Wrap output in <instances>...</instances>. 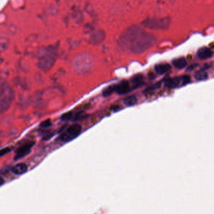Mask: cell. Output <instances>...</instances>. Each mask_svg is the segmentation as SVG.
I'll return each mask as SVG.
<instances>
[{"label": "cell", "instance_id": "6da1fadb", "mask_svg": "<svg viewBox=\"0 0 214 214\" xmlns=\"http://www.w3.org/2000/svg\"><path fill=\"white\" fill-rule=\"evenodd\" d=\"M156 41L154 35L138 25L128 27L118 39L119 45L125 51L141 53L151 48Z\"/></svg>", "mask_w": 214, "mask_h": 214}, {"label": "cell", "instance_id": "7a4b0ae2", "mask_svg": "<svg viewBox=\"0 0 214 214\" xmlns=\"http://www.w3.org/2000/svg\"><path fill=\"white\" fill-rule=\"evenodd\" d=\"M56 48L49 46L41 49L38 54V66L44 71L49 70L54 65L56 58Z\"/></svg>", "mask_w": 214, "mask_h": 214}, {"label": "cell", "instance_id": "3957f363", "mask_svg": "<svg viewBox=\"0 0 214 214\" xmlns=\"http://www.w3.org/2000/svg\"><path fill=\"white\" fill-rule=\"evenodd\" d=\"M13 91L6 81L0 79V114L10 107L13 98Z\"/></svg>", "mask_w": 214, "mask_h": 214}, {"label": "cell", "instance_id": "277c9868", "mask_svg": "<svg viewBox=\"0 0 214 214\" xmlns=\"http://www.w3.org/2000/svg\"><path fill=\"white\" fill-rule=\"evenodd\" d=\"M171 19L165 18H149L141 23L142 25L151 30H166L169 27Z\"/></svg>", "mask_w": 214, "mask_h": 214}, {"label": "cell", "instance_id": "5b68a950", "mask_svg": "<svg viewBox=\"0 0 214 214\" xmlns=\"http://www.w3.org/2000/svg\"><path fill=\"white\" fill-rule=\"evenodd\" d=\"M82 131V127L79 124L69 126L60 134L59 139L62 142H68L77 137Z\"/></svg>", "mask_w": 214, "mask_h": 214}, {"label": "cell", "instance_id": "8992f818", "mask_svg": "<svg viewBox=\"0 0 214 214\" xmlns=\"http://www.w3.org/2000/svg\"><path fill=\"white\" fill-rule=\"evenodd\" d=\"M190 82V77L189 76H182L169 78L165 81V85L168 88H177L187 85Z\"/></svg>", "mask_w": 214, "mask_h": 214}, {"label": "cell", "instance_id": "52a82bcc", "mask_svg": "<svg viewBox=\"0 0 214 214\" xmlns=\"http://www.w3.org/2000/svg\"><path fill=\"white\" fill-rule=\"evenodd\" d=\"M34 145H35L34 141H29V142H26V143H25L23 145L20 146L17 151L16 155L15 156V160H18L29 154V153L31 151V150L34 146Z\"/></svg>", "mask_w": 214, "mask_h": 214}, {"label": "cell", "instance_id": "ba28073f", "mask_svg": "<svg viewBox=\"0 0 214 214\" xmlns=\"http://www.w3.org/2000/svg\"><path fill=\"white\" fill-rule=\"evenodd\" d=\"M114 85H115V92L119 95L126 94L131 91L130 85L127 80H122L119 84Z\"/></svg>", "mask_w": 214, "mask_h": 214}, {"label": "cell", "instance_id": "9c48e42d", "mask_svg": "<svg viewBox=\"0 0 214 214\" xmlns=\"http://www.w3.org/2000/svg\"><path fill=\"white\" fill-rule=\"evenodd\" d=\"M106 37V34L102 30H98L94 32L90 38L91 44L94 45H97L103 42Z\"/></svg>", "mask_w": 214, "mask_h": 214}, {"label": "cell", "instance_id": "30bf717a", "mask_svg": "<svg viewBox=\"0 0 214 214\" xmlns=\"http://www.w3.org/2000/svg\"><path fill=\"white\" fill-rule=\"evenodd\" d=\"M213 55V52L208 47H204L198 49L197 56L201 60H206L211 58Z\"/></svg>", "mask_w": 214, "mask_h": 214}, {"label": "cell", "instance_id": "8fae6325", "mask_svg": "<svg viewBox=\"0 0 214 214\" xmlns=\"http://www.w3.org/2000/svg\"><path fill=\"white\" fill-rule=\"evenodd\" d=\"M170 69H171V65L167 63H161V64H156L154 66L155 72L160 75L166 73Z\"/></svg>", "mask_w": 214, "mask_h": 214}, {"label": "cell", "instance_id": "7c38bea8", "mask_svg": "<svg viewBox=\"0 0 214 214\" xmlns=\"http://www.w3.org/2000/svg\"><path fill=\"white\" fill-rule=\"evenodd\" d=\"M28 169V166L25 163H20L14 166L11 168V172L17 175H21L24 174Z\"/></svg>", "mask_w": 214, "mask_h": 214}, {"label": "cell", "instance_id": "4fadbf2b", "mask_svg": "<svg viewBox=\"0 0 214 214\" xmlns=\"http://www.w3.org/2000/svg\"><path fill=\"white\" fill-rule=\"evenodd\" d=\"M172 64L175 67L178 69L184 68L187 65V60L185 57H180L172 61Z\"/></svg>", "mask_w": 214, "mask_h": 214}, {"label": "cell", "instance_id": "5bb4252c", "mask_svg": "<svg viewBox=\"0 0 214 214\" xmlns=\"http://www.w3.org/2000/svg\"><path fill=\"white\" fill-rule=\"evenodd\" d=\"M144 76L142 74H136L131 78V81L134 84V88H139L140 85H142V84L144 83Z\"/></svg>", "mask_w": 214, "mask_h": 214}, {"label": "cell", "instance_id": "9a60e30c", "mask_svg": "<svg viewBox=\"0 0 214 214\" xmlns=\"http://www.w3.org/2000/svg\"><path fill=\"white\" fill-rule=\"evenodd\" d=\"M124 104L127 106H133L135 105L138 102L137 97L134 95L128 96L124 99Z\"/></svg>", "mask_w": 214, "mask_h": 214}, {"label": "cell", "instance_id": "2e32d148", "mask_svg": "<svg viewBox=\"0 0 214 214\" xmlns=\"http://www.w3.org/2000/svg\"><path fill=\"white\" fill-rule=\"evenodd\" d=\"M195 77L197 80L202 81L208 79V74L204 70H200L195 74Z\"/></svg>", "mask_w": 214, "mask_h": 214}, {"label": "cell", "instance_id": "e0dca14e", "mask_svg": "<svg viewBox=\"0 0 214 214\" xmlns=\"http://www.w3.org/2000/svg\"><path fill=\"white\" fill-rule=\"evenodd\" d=\"M86 116H87L86 114H85L83 111H80L77 112L76 114H74L72 119L74 121H79V120H81V119L85 118Z\"/></svg>", "mask_w": 214, "mask_h": 214}, {"label": "cell", "instance_id": "ac0fdd59", "mask_svg": "<svg viewBox=\"0 0 214 214\" xmlns=\"http://www.w3.org/2000/svg\"><path fill=\"white\" fill-rule=\"evenodd\" d=\"M114 92H115V85H112L106 88L103 92V95L104 97L110 96Z\"/></svg>", "mask_w": 214, "mask_h": 214}, {"label": "cell", "instance_id": "d6986e66", "mask_svg": "<svg viewBox=\"0 0 214 214\" xmlns=\"http://www.w3.org/2000/svg\"><path fill=\"white\" fill-rule=\"evenodd\" d=\"M73 115H74V112H72V111L67 112L64 114V115H63L62 116V117H61V119H62V120H63V121L70 120V119H72Z\"/></svg>", "mask_w": 214, "mask_h": 214}, {"label": "cell", "instance_id": "ffe728a7", "mask_svg": "<svg viewBox=\"0 0 214 214\" xmlns=\"http://www.w3.org/2000/svg\"><path fill=\"white\" fill-rule=\"evenodd\" d=\"M161 87V82H157L156 84H154V85H153L152 86L148 88L146 91V92H151V91H153L157 89H159Z\"/></svg>", "mask_w": 214, "mask_h": 214}, {"label": "cell", "instance_id": "44dd1931", "mask_svg": "<svg viewBox=\"0 0 214 214\" xmlns=\"http://www.w3.org/2000/svg\"><path fill=\"white\" fill-rule=\"evenodd\" d=\"M51 124H52L51 121L50 119H47V120L43 121L40 124V127H43V128H47V127H50L51 126Z\"/></svg>", "mask_w": 214, "mask_h": 214}, {"label": "cell", "instance_id": "7402d4cb", "mask_svg": "<svg viewBox=\"0 0 214 214\" xmlns=\"http://www.w3.org/2000/svg\"><path fill=\"white\" fill-rule=\"evenodd\" d=\"M10 151H11V150L9 148H5L1 150H0V157H2L3 156L8 154Z\"/></svg>", "mask_w": 214, "mask_h": 214}, {"label": "cell", "instance_id": "603a6c76", "mask_svg": "<svg viewBox=\"0 0 214 214\" xmlns=\"http://www.w3.org/2000/svg\"><path fill=\"white\" fill-rule=\"evenodd\" d=\"M121 109H122V107H120V106H113L112 107H111V109H112L113 111H119Z\"/></svg>", "mask_w": 214, "mask_h": 214}, {"label": "cell", "instance_id": "cb8c5ba5", "mask_svg": "<svg viewBox=\"0 0 214 214\" xmlns=\"http://www.w3.org/2000/svg\"><path fill=\"white\" fill-rule=\"evenodd\" d=\"M197 67V64H195V65H190L188 68H187V71H191L193 69H194L195 67Z\"/></svg>", "mask_w": 214, "mask_h": 214}, {"label": "cell", "instance_id": "d4e9b609", "mask_svg": "<svg viewBox=\"0 0 214 214\" xmlns=\"http://www.w3.org/2000/svg\"><path fill=\"white\" fill-rule=\"evenodd\" d=\"M4 183H5V180H3V178L0 177V187L2 186V185L4 184Z\"/></svg>", "mask_w": 214, "mask_h": 214}]
</instances>
